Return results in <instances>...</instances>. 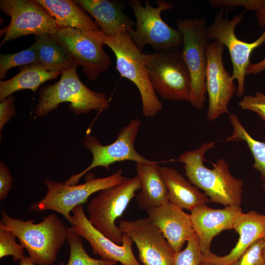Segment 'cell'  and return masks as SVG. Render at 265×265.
<instances>
[{
    "label": "cell",
    "instance_id": "6da1fadb",
    "mask_svg": "<svg viewBox=\"0 0 265 265\" xmlns=\"http://www.w3.org/2000/svg\"><path fill=\"white\" fill-rule=\"evenodd\" d=\"M215 141L203 143L200 147L186 151L179 157L178 160L184 163L188 180L204 191L211 202L226 206H240L243 183L233 176L229 165L223 159L212 163L210 169L204 164L206 152L215 147Z\"/></svg>",
    "mask_w": 265,
    "mask_h": 265
},
{
    "label": "cell",
    "instance_id": "7a4b0ae2",
    "mask_svg": "<svg viewBox=\"0 0 265 265\" xmlns=\"http://www.w3.org/2000/svg\"><path fill=\"white\" fill-rule=\"evenodd\" d=\"M3 225L13 232L36 265H52L67 240L68 227L55 213L36 223L34 219L13 218L4 210L0 212Z\"/></svg>",
    "mask_w": 265,
    "mask_h": 265
},
{
    "label": "cell",
    "instance_id": "3957f363",
    "mask_svg": "<svg viewBox=\"0 0 265 265\" xmlns=\"http://www.w3.org/2000/svg\"><path fill=\"white\" fill-rule=\"evenodd\" d=\"M77 66L73 64L61 72L59 80L41 88L35 113L39 117L47 115L57 109L62 103H69V109L76 114L95 110L102 111L109 107V100L105 93L92 90L82 82L77 73Z\"/></svg>",
    "mask_w": 265,
    "mask_h": 265
},
{
    "label": "cell",
    "instance_id": "277c9868",
    "mask_svg": "<svg viewBox=\"0 0 265 265\" xmlns=\"http://www.w3.org/2000/svg\"><path fill=\"white\" fill-rule=\"evenodd\" d=\"M103 39L104 44L115 56L118 72L138 89L144 116L152 117L156 115L162 109V104L150 81L144 62V53L135 45L128 32L116 37H110L103 32Z\"/></svg>",
    "mask_w": 265,
    "mask_h": 265
},
{
    "label": "cell",
    "instance_id": "5b68a950",
    "mask_svg": "<svg viewBox=\"0 0 265 265\" xmlns=\"http://www.w3.org/2000/svg\"><path fill=\"white\" fill-rule=\"evenodd\" d=\"M127 2L133 10L136 19L135 28L128 33L140 51L146 45L150 46L154 52L179 49L183 46L181 32L167 25L161 16L162 12L172 9V3L158 0V5L154 7L148 0L145 1V6L139 0H129Z\"/></svg>",
    "mask_w": 265,
    "mask_h": 265
},
{
    "label": "cell",
    "instance_id": "8992f818",
    "mask_svg": "<svg viewBox=\"0 0 265 265\" xmlns=\"http://www.w3.org/2000/svg\"><path fill=\"white\" fill-rule=\"evenodd\" d=\"M144 62L156 93L165 99L189 101L191 78L181 51L172 49L144 53Z\"/></svg>",
    "mask_w": 265,
    "mask_h": 265
},
{
    "label": "cell",
    "instance_id": "52a82bcc",
    "mask_svg": "<svg viewBox=\"0 0 265 265\" xmlns=\"http://www.w3.org/2000/svg\"><path fill=\"white\" fill-rule=\"evenodd\" d=\"M138 175L99 191L87 206L88 219L92 225L117 244L122 243L123 232L115 221L140 189Z\"/></svg>",
    "mask_w": 265,
    "mask_h": 265
},
{
    "label": "cell",
    "instance_id": "ba28073f",
    "mask_svg": "<svg viewBox=\"0 0 265 265\" xmlns=\"http://www.w3.org/2000/svg\"><path fill=\"white\" fill-rule=\"evenodd\" d=\"M126 178L122 169L106 177L89 178L81 184L67 185L46 178L44 180L47 187L45 195L40 201L31 204L29 211H53L61 214L69 222L70 212L75 207L85 204L93 193L119 184Z\"/></svg>",
    "mask_w": 265,
    "mask_h": 265
},
{
    "label": "cell",
    "instance_id": "9c48e42d",
    "mask_svg": "<svg viewBox=\"0 0 265 265\" xmlns=\"http://www.w3.org/2000/svg\"><path fill=\"white\" fill-rule=\"evenodd\" d=\"M177 25L183 37V58L190 74L191 91L189 102L202 109L206 101L207 48L206 19H178Z\"/></svg>",
    "mask_w": 265,
    "mask_h": 265
},
{
    "label": "cell",
    "instance_id": "30bf717a",
    "mask_svg": "<svg viewBox=\"0 0 265 265\" xmlns=\"http://www.w3.org/2000/svg\"><path fill=\"white\" fill-rule=\"evenodd\" d=\"M55 41L70 54L73 64L81 66L83 73L94 81L111 65L104 51L103 32L72 27H60L53 34Z\"/></svg>",
    "mask_w": 265,
    "mask_h": 265
},
{
    "label": "cell",
    "instance_id": "8fae6325",
    "mask_svg": "<svg viewBox=\"0 0 265 265\" xmlns=\"http://www.w3.org/2000/svg\"><path fill=\"white\" fill-rule=\"evenodd\" d=\"M141 124L139 119H132L118 132L115 140L108 145H102L96 136L87 134L83 145L92 154V162L83 171L70 176L65 184H78L80 178L91 169L101 166L109 170L110 165L117 162L126 160L133 161L136 163L152 162V160L140 155L134 147Z\"/></svg>",
    "mask_w": 265,
    "mask_h": 265
},
{
    "label": "cell",
    "instance_id": "7c38bea8",
    "mask_svg": "<svg viewBox=\"0 0 265 265\" xmlns=\"http://www.w3.org/2000/svg\"><path fill=\"white\" fill-rule=\"evenodd\" d=\"M243 14H237L229 20L227 14L223 17V8L216 13L212 24L207 28L208 39L217 40L226 46L231 56L233 66V79L238 82L236 94L241 97L244 93L245 77L247 67L250 64V57L253 51L265 42V30L253 42L240 40L236 36L235 29L241 21Z\"/></svg>",
    "mask_w": 265,
    "mask_h": 265
},
{
    "label": "cell",
    "instance_id": "4fadbf2b",
    "mask_svg": "<svg viewBox=\"0 0 265 265\" xmlns=\"http://www.w3.org/2000/svg\"><path fill=\"white\" fill-rule=\"evenodd\" d=\"M0 8L10 17L9 24L1 29L4 34L0 47L20 37L55 33L60 27L35 0H0Z\"/></svg>",
    "mask_w": 265,
    "mask_h": 265
},
{
    "label": "cell",
    "instance_id": "5bb4252c",
    "mask_svg": "<svg viewBox=\"0 0 265 265\" xmlns=\"http://www.w3.org/2000/svg\"><path fill=\"white\" fill-rule=\"evenodd\" d=\"M224 46L215 40L209 43L207 48L206 86L209 96L207 118L209 121L224 113L230 114L228 105L237 90L232 75L226 70L223 63Z\"/></svg>",
    "mask_w": 265,
    "mask_h": 265
},
{
    "label": "cell",
    "instance_id": "9a60e30c",
    "mask_svg": "<svg viewBox=\"0 0 265 265\" xmlns=\"http://www.w3.org/2000/svg\"><path fill=\"white\" fill-rule=\"evenodd\" d=\"M119 227L135 243L139 260L143 265H173L175 252L148 217L121 220Z\"/></svg>",
    "mask_w": 265,
    "mask_h": 265
},
{
    "label": "cell",
    "instance_id": "2e32d148",
    "mask_svg": "<svg viewBox=\"0 0 265 265\" xmlns=\"http://www.w3.org/2000/svg\"><path fill=\"white\" fill-rule=\"evenodd\" d=\"M71 212V229L90 243L93 254L102 259L119 262L122 265H141L134 255L133 242L128 235L123 233L122 243L117 244L92 225L82 205L76 206Z\"/></svg>",
    "mask_w": 265,
    "mask_h": 265
},
{
    "label": "cell",
    "instance_id": "e0dca14e",
    "mask_svg": "<svg viewBox=\"0 0 265 265\" xmlns=\"http://www.w3.org/2000/svg\"><path fill=\"white\" fill-rule=\"evenodd\" d=\"M190 212L193 228L204 255L211 253L210 247L213 238L224 230L233 229L236 219L242 212L239 206L215 209L206 204L196 206Z\"/></svg>",
    "mask_w": 265,
    "mask_h": 265
},
{
    "label": "cell",
    "instance_id": "ac0fdd59",
    "mask_svg": "<svg viewBox=\"0 0 265 265\" xmlns=\"http://www.w3.org/2000/svg\"><path fill=\"white\" fill-rule=\"evenodd\" d=\"M146 212L175 253L181 251L184 243L195 234L190 214L170 202Z\"/></svg>",
    "mask_w": 265,
    "mask_h": 265
},
{
    "label": "cell",
    "instance_id": "d6986e66",
    "mask_svg": "<svg viewBox=\"0 0 265 265\" xmlns=\"http://www.w3.org/2000/svg\"><path fill=\"white\" fill-rule=\"evenodd\" d=\"M233 229L239 235L230 253L219 256L212 253L203 255L202 262L212 265H232L255 241L265 237V215L255 211L243 212L236 219Z\"/></svg>",
    "mask_w": 265,
    "mask_h": 265
},
{
    "label": "cell",
    "instance_id": "ffe728a7",
    "mask_svg": "<svg viewBox=\"0 0 265 265\" xmlns=\"http://www.w3.org/2000/svg\"><path fill=\"white\" fill-rule=\"evenodd\" d=\"M93 18L106 35L116 37L134 29L135 23L123 12V3L118 0H74Z\"/></svg>",
    "mask_w": 265,
    "mask_h": 265
},
{
    "label": "cell",
    "instance_id": "44dd1931",
    "mask_svg": "<svg viewBox=\"0 0 265 265\" xmlns=\"http://www.w3.org/2000/svg\"><path fill=\"white\" fill-rule=\"evenodd\" d=\"M158 163L155 161L136 163L141 185L136 201L139 209L145 211L169 202L168 189Z\"/></svg>",
    "mask_w": 265,
    "mask_h": 265
},
{
    "label": "cell",
    "instance_id": "7402d4cb",
    "mask_svg": "<svg viewBox=\"0 0 265 265\" xmlns=\"http://www.w3.org/2000/svg\"><path fill=\"white\" fill-rule=\"evenodd\" d=\"M160 171L168 189L169 202L190 211L199 205L211 202L205 193L176 169L163 166H160Z\"/></svg>",
    "mask_w": 265,
    "mask_h": 265
},
{
    "label": "cell",
    "instance_id": "603a6c76",
    "mask_svg": "<svg viewBox=\"0 0 265 265\" xmlns=\"http://www.w3.org/2000/svg\"><path fill=\"white\" fill-rule=\"evenodd\" d=\"M54 19L60 27L99 30L98 26L88 13L72 0H35Z\"/></svg>",
    "mask_w": 265,
    "mask_h": 265
},
{
    "label": "cell",
    "instance_id": "cb8c5ba5",
    "mask_svg": "<svg viewBox=\"0 0 265 265\" xmlns=\"http://www.w3.org/2000/svg\"><path fill=\"white\" fill-rule=\"evenodd\" d=\"M61 72H50L39 64H31L20 67L16 75L6 80L0 81V102L15 92L30 89L35 93L42 83L56 79Z\"/></svg>",
    "mask_w": 265,
    "mask_h": 265
},
{
    "label": "cell",
    "instance_id": "d4e9b609",
    "mask_svg": "<svg viewBox=\"0 0 265 265\" xmlns=\"http://www.w3.org/2000/svg\"><path fill=\"white\" fill-rule=\"evenodd\" d=\"M39 62L50 72H61L70 68L73 60L68 52L61 47L51 34L36 35Z\"/></svg>",
    "mask_w": 265,
    "mask_h": 265
},
{
    "label": "cell",
    "instance_id": "484cf974",
    "mask_svg": "<svg viewBox=\"0 0 265 265\" xmlns=\"http://www.w3.org/2000/svg\"><path fill=\"white\" fill-rule=\"evenodd\" d=\"M229 115L233 132L225 140L228 142L244 141L246 143L254 159L253 167L260 172L261 178L265 182V142L252 137L235 114L230 113Z\"/></svg>",
    "mask_w": 265,
    "mask_h": 265
},
{
    "label": "cell",
    "instance_id": "4316f807",
    "mask_svg": "<svg viewBox=\"0 0 265 265\" xmlns=\"http://www.w3.org/2000/svg\"><path fill=\"white\" fill-rule=\"evenodd\" d=\"M67 243L70 254L66 265H116L115 262L91 257L86 252L81 237L68 227Z\"/></svg>",
    "mask_w": 265,
    "mask_h": 265
},
{
    "label": "cell",
    "instance_id": "83f0119b",
    "mask_svg": "<svg viewBox=\"0 0 265 265\" xmlns=\"http://www.w3.org/2000/svg\"><path fill=\"white\" fill-rule=\"evenodd\" d=\"M39 63L35 43L28 48L15 53L0 54V79L5 78L7 72L16 66Z\"/></svg>",
    "mask_w": 265,
    "mask_h": 265
},
{
    "label": "cell",
    "instance_id": "f1b7e54d",
    "mask_svg": "<svg viewBox=\"0 0 265 265\" xmlns=\"http://www.w3.org/2000/svg\"><path fill=\"white\" fill-rule=\"evenodd\" d=\"M16 237L9 229L0 221V258L11 256L14 262L25 257L24 248L16 241Z\"/></svg>",
    "mask_w": 265,
    "mask_h": 265
},
{
    "label": "cell",
    "instance_id": "f546056e",
    "mask_svg": "<svg viewBox=\"0 0 265 265\" xmlns=\"http://www.w3.org/2000/svg\"><path fill=\"white\" fill-rule=\"evenodd\" d=\"M211 5L220 8L241 6L247 10L255 11L259 24L265 27V0H212Z\"/></svg>",
    "mask_w": 265,
    "mask_h": 265
},
{
    "label": "cell",
    "instance_id": "4dcf8cb0",
    "mask_svg": "<svg viewBox=\"0 0 265 265\" xmlns=\"http://www.w3.org/2000/svg\"><path fill=\"white\" fill-rule=\"evenodd\" d=\"M187 242L184 250L175 253L173 265H200L202 262L203 254L196 234L191 237Z\"/></svg>",
    "mask_w": 265,
    "mask_h": 265
},
{
    "label": "cell",
    "instance_id": "1f68e13d",
    "mask_svg": "<svg viewBox=\"0 0 265 265\" xmlns=\"http://www.w3.org/2000/svg\"><path fill=\"white\" fill-rule=\"evenodd\" d=\"M232 265H265L264 238L252 244Z\"/></svg>",
    "mask_w": 265,
    "mask_h": 265
},
{
    "label": "cell",
    "instance_id": "d6a6232c",
    "mask_svg": "<svg viewBox=\"0 0 265 265\" xmlns=\"http://www.w3.org/2000/svg\"><path fill=\"white\" fill-rule=\"evenodd\" d=\"M244 110L257 113L265 122V94L257 92L255 95H245L238 103Z\"/></svg>",
    "mask_w": 265,
    "mask_h": 265
},
{
    "label": "cell",
    "instance_id": "836d02e7",
    "mask_svg": "<svg viewBox=\"0 0 265 265\" xmlns=\"http://www.w3.org/2000/svg\"><path fill=\"white\" fill-rule=\"evenodd\" d=\"M15 97L12 95L1 101L0 103V131L10 118L16 114L14 104Z\"/></svg>",
    "mask_w": 265,
    "mask_h": 265
},
{
    "label": "cell",
    "instance_id": "e575fe53",
    "mask_svg": "<svg viewBox=\"0 0 265 265\" xmlns=\"http://www.w3.org/2000/svg\"><path fill=\"white\" fill-rule=\"evenodd\" d=\"M12 176L7 167L3 162L0 163V201H3L12 188Z\"/></svg>",
    "mask_w": 265,
    "mask_h": 265
},
{
    "label": "cell",
    "instance_id": "d590c367",
    "mask_svg": "<svg viewBox=\"0 0 265 265\" xmlns=\"http://www.w3.org/2000/svg\"><path fill=\"white\" fill-rule=\"evenodd\" d=\"M265 70V57L261 61L256 63H250L246 70V74H256Z\"/></svg>",
    "mask_w": 265,
    "mask_h": 265
},
{
    "label": "cell",
    "instance_id": "8d00e7d4",
    "mask_svg": "<svg viewBox=\"0 0 265 265\" xmlns=\"http://www.w3.org/2000/svg\"><path fill=\"white\" fill-rule=\"evenodd\" d=\"M19 265H36L28 256H25L19 261ZM57 265H66L64 262H60Z\"/></svg>",
    "mask_w": 265,
    "mask_h": 265
},
{
    "label": "cell",
    "instance_id": "74e56055",
    "mask_svg": "<svg viewBox=\"0 0 265 265\" xmlns=\"http://www.w3.org/2000/svg\"><path fill=\"white\" fill-rule=\"evenodd\" d=\"M200 265H210V264H206V263L202 262Z\"/></svg>",
    "mask_w": 265,
    "mask_h": 265
},
{
    "label": "cell",
    "instance_id": "f35d334b",
    "mask_svg": "<svg viewBox=\"0 0 265 265\" xmlns=\"http://www.w3.org/2000/svg\"><path fill=\"white\" fill-rule=\"evenodd\" d=\"M263 188L265 190V183L263 185Z\"/></svg>",
    "mask_w": 265,
    "mask_h": 265
},
{
    "label": "cell",
    "instance_id": "ab89813d",
    "mask_svg": "<svg viewBox=\"0 0 265 265\" xmlns=\"http://www.w3.org/2000/svg\"><path fill=\"white\" fill-rule=\"evenodd\" d=\"M265 239V237H264Z\"/></svg>",
    "mask_w": 265,
    "mask_h": 265
},
{
    "label": "cell",
    "instance_id": "60d3db41",
    "mask_svg": "<svg viewBox=\"0 0 265 265\" xmlns=\"http://www.w3.org/2000/svg\"><path fill=\"white\" fill-rule=\"evenodd\" d=\"M121 265V264H120V265Z\"/></svg>",
    "mask_w": 265,
    "mask_h": 265
}]
</instances>
